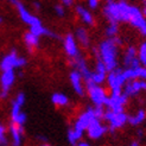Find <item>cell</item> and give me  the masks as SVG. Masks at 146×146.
Instances as JSON below:
<instances>
[{
	"instance_id": "4",
	"label": "cell",
	"mask_w": 146,
	"mask_h": 146,
	"mask_svg": "<svg viewBox=\"0 0 146 146\" xmlns=\"http://www.w3.org/2000/svg\"><path fill=\"white\" fill-rule=\"evenodd\" d=\"M127 21L132 26L137 27L143 36H146V19L137 6H129V14Z\"/></svg>"
},
{
	"instance_id": "2",
	"label": "cell",
	"mask_w": 146,
	"mask_h": 146,
	"mask_svg": "<svg viewBox=\"0 0 146 146\" xmlns=\"http://www.w3.org/2000/svg\"><path fill=\"white\" fill-rule=\"evenodd\" d=\"M25 104V94L19 93L12 101V108H11V118H12V123L17 126H24V123L26 122V114L21 111V107Z\"/></svg>"
},
{
	"instance_id": "21",
	"label": "cell",
	"mask_w": 146,
	"mask_h": 146,
	"mask_svg": "<svg viewBox=\"0 0 146 146\" xmlns=\"http://www.w3.org/2000/svg\"><path fill=\"white\" fill-rule=\"evenodd\" d=\"M30 32L33 33L35 36L37 37H40V36H48V37H52V38H58V36L56 33H54L52 31L48 30L46 27H44L40 24H37V25H33V26H30Z\"/></svg>"
},
{
	"instance_id": "34",
	"label": "cell",
	"mask_w": 146,
	"mask_h": 146,
	"mask_svg": "<svg viewBox=\"0 0 146 146\" xmlns=\"http://www.w3.org/2000/svg\"><path fill=\"white\" fill-rule=\"evenodd\" d=\"M88 6L90 7V9L95 10V9H98V6H99V3L96 1V0H89V1H88Z\"/></svg>"
},
{
	"instance_id": "41",
	"label": "cell",
	"mask_w": 146,
	"mask_h": 146,
	"mask_svg": "<svg viewBox=\"0 0 146 146\" xmlns=\"http://www.w3.org/2000/svg\"><path fill=\"white\" fill-rule=\"evenodd\" d=\"M1 21H3V19H1V18H0V24H1Z\"/></svg>"
},
{
	"instance_id": "40",
	"label": "cell",
	"mask_w": 146,
	"mask_h": 146,
	"mask_svg": "<svg viewBox=\"0 0 146 146\" xmlns=\"http://www.w3.org/2000/svg\"><path fill=\"white\" fill-rule=\"evenodd\" d=\"M42 146H50V145H46V144H44V145H42Z\"/></svg>"
},
{
	"instance_id": "22",
	"label": "cell",
	"mask_w": 146,
	"mask_h": 146,
	"mask_svg": "<svg viewBox=\"0 0 146 146\" xmlns=\"http://www.w3.org/2000/svg\"><path fill=\"white\" fill-rule=\"evenodd\" d=\"M76 12H77V14L80 17H81V19L84 21L86 24H88V25H93L94 24V17H93V14L87 10V9H84L83 6H81V5H78V6H76Z\"/></svg>"
},
{
	"instance_id": "19",
	"label": "cell",
	"mask_w": 146,
	"mask_h": 146,
	"mask_svg": "<svg viewBox=\"0 0 146 146\" xmlns=\"http://www.w3.org/2000/svg\"><path fill=\"white\" fill-rule=\"evenodd\" d=\"M69 78H70V82L74 87L75 92L78 94V95H84V89H83V84H82V76L78 71L76 70H72L70 74H69Z\"/></svg>"
},
{
	"instance_id": "10",
	"label": "cell",
	"mask_w": 146,
	"mask_h": 146,
	"mask_svg": "<svg viewBox=\"0 0 146 146\" xmlns=\"http://www.w3.org/2000/svg\"><path fill=\"white\" fill-rule=\"evenodd\" d=\"M95 114H94V109L93 108H88L84 113H82L78 116V119L76 120L75 125H74V129L78 131V132H84L87 131V128L89 127V125L92 123L93 120H95Z\"/></svg>"
},
{
	"instance_id": "39",
	"label": "cell",
	"mask_w": 146,
	"mask_h": 146,
	"mask_svg": "<svg viewBox=\"0 0 146 146\" xmlns=\"http://www.w3.org/2000/svg\"><path fill=\"white\" fill-rule=\"evenodd\" d=\"M131 146H139V145H138V143H133V144L131 145Z\"/></svg>"
},
{
	"instance_id": "9",
	"label": "cell",
	"mask_w": 146,
	"mask_h": 146,
	"mask_svg": "<svg viewBox=\"0 0 146 146\" xmlns=\"http://www.w3.org/2000/svg\"><path fill=\"white\" fill-rule=\"evenodd\" d=\"M127 102V98L123 95L122 93L120 94H111L108 96V101H107V107L109 108L108 111H112L115 113H120L123 112V106L126 105Z\"/></svg>"
},
{
	"instance_id": "16",
	"label": "cell",
	"mask_w": 146,
	"mask_h": 146,
	"mask_svg": "<svg viewBox=\"0 0 146 146\" xmlns=\"http://www.w3.org/2000/svg\"><path fill=\"white\" fill-rule=\"evenodd\" d=\"M87 131H88V135L92 139H99V138H101L108 131V127L104 126L100 120L95 119L92 121V123L89 125V127L87 128Z\"/></svg>"
},
{
	"instance_id": "27",
	"label": "cell",
	"mask_w": 146,
	"mask_h": 146,
	"mask_svg": "<svg viewBox=\"0 0 146 146\" xmlns=\"http://www.w3.org/2000/svg\"><path fill=\"white\" fill-rule=\"evenodd\" d=\"M82 135H83L82 132H78V131H76L74 128H70L68 131V141L71 145H77L78 140L82 138Z\"/></svg>"
},
{
	"instance_id": "18",
	"label": "cell",
	"mask_w": 146,
	"mask_h": 146,
	"mask_svg": "<svg viewBox=\"0 0 146 146\" xmlns=\"http://www.w3.org/2000/svg\"><path fill=\"white\" fill-rule=\"evenodd\" d=\"M123 63L126 65V69L127 68H138L140 67V62L137 57V50L133 46H129L126 52L125 56H123Z\"/></svg>"
},
{
	"instance_id": "7",
	"label": "cell",
	"mask_w": 146,
	"mask_h": 146,
	"mask_svg": "<svg viewBox=\"0 0 146 146\" xmlns=\"http://www.w3.org/2000/svg\"><path fill=\"white\" fill-rule=\"evenodd\" d=\"M104 119H106L109 122V131H111V132H114L116 128L123 126L128 121V116L123 112L115 113L112 111H106Z\"/></svg>"
},
{
	"instance_id": "15",
	"label": "cell",
	"mask_w": 146,
	"mask_h": 146,
	"mask_svg": "<svg viewBox=\"0 0 146 146\" xmlns=\"http://www.w3.org/2000/svg\"><path fill=\"white\" fill-rule=\"evenodd\" d=\"M122 76L125 81H133V80L141 78L143 81L146 82V68L144 67H138V68H127L122 70Z\"/></svg>"
},
{
	"instance_id": "38",
	"label": "cell",
	"mask_w": 146,
	"mask_h": 146,
	"mask_svg": "<svg viewBox=\"0 0 146 146\" xmlns=\"http://www.w3.org/2000/svg\"><path fill=\"white\" fill-rule=\"evenodd\" d=\"M143 16H145V19H146V3H145V6H144V10H143Z\"/></svg>"
},
{
	"instance_id": "24",
	"label": "cell",
	"mask_w": 146,
	"mask_h": 146,
	"mask_svg": "<svg viewBox=\"0 0 146 146\" xmlns=\"http://www.w3.org/2000/svg\"><path fill=\"white\" fill-rule=\"evenodd\" d=\"M24 42H25L26 46L30 49V50H32L33 48L38 46V44H39V37L35 36V35L31 33V32H27V33H25V36H24Z\"/></svg>"
},
{
	"instance_id": "25",
	"label": "cell",
	"mask_w": 146,
	"mask_h": 146,
	"mask_svg": "<svg viewBox=\"0 0 146 146\" xmlns=\"http://www.w3.org/2000/svg\"><path fill=\"white\" fill-rule=\"evenodd\" d=\"M51 101H52V104L56 105V106H67L69 104V99L67 95H64L62 93H55L52 94V96H51Z\"/></svg>"
},
{
	"instance_id": "37",
	"label": "cell",
	"mask_w": 146,
	"mask_h": 146,
	"mask_svg": "<svg viewBox=\"0 0 146 146\" xmlns=\"http://www.w3.org/2000/svg\"><path fill=\"white\" fill-rule=\"evenodd\" d=\"M77 146H89L88 143H84V141H81V143H78Z\"/></svg>"
},
{
	"instance_id": "31",
	"label": "cell",
	"mask_w": 146,
	"mask_h": 146,
	"mask_svg": "<svg viewBox=\"0 0 146 146\" xmlns=\"http://www.w3.org/2000/svg\"><path fill=\"white\" fill-rule=\"evenodd\" d=\"M94 109V114H95V118L98 120L100 119H104V116H105V108L104 107H95V108H93Z\"/></svg>"
},
{
	"instance_id": "35",
	"label": "cell",
	"mask_w": 146,
	"mask_h": 146,
	"mask_svg": "<svg viewBox=\"0 0 146 146\" xmlns=\"http://www.w3.org/2000/svg\"><path fill=\"white\" fill-rule=\"evenodd\" d=\"M62 3H63L64 6H70V5L72 4V0H63Z\"/></svg>"
},
{
	"instance_id": "32",
	"label": "cell",
	"mask_w": 146,
	"mask_h": 146,
	"mask_svg": "<svg viewBox=\"0 0 146 146\" xmlns=\"http://www.w3.org/2000/svg\"><path fill=\"white\" fill-rule=\"evenodd\" d=\"M95 71H96V72H100V74H106V75H107V69H106V67H105V64L102 63L100 60H99L98 63H96Z\"/></svg>"
},
{
	"instance_id": "5",
	"label": "cell",
	"mask_w": 146,
	"mask_h": 146,
	"mask_svg": "<svg viewBox=\"0 0 146 146\" xmlns=\"http://www.w3.org/2000/svg\"><path fill=\"white\" fill-rule=\"evenodd\" d=\"M87 88H88L89 96L93 101V104L95 105V107H104L107 105L108 95L102 87L92 83V84H87Z\"/></svg>"
},
{
	"instance_id": "12",
	"label": "cell",
	"mask_w": 146,
	"mask_h": 146,
	"mask_svg": "<svg viewBox=\"0 0 146 146\" xmlns=\"http://www.w3.org/2000/svg\"><path fill=\"white\" fill-rule=\"evenodd\" d=\"M12 4H14V6L17 7V10L19 12V16H20L21 20H23L24 23H26L27 25H30V26L40 24V20L36 16H33L32 13L29 12L27 9L21 3H19V1H12Z\"/></svg>"
},
{
	"instance_id": "28",
	"label": "cell",
	"mask_w": 146,
	"mask_h": 146,
	"mask_svg": "<svg viewBox=\"0 0 146 146\" xmlns=\"http://www.w3.org/2000/svg\"><path fill=\"white\" fill-rule=\"evenodd\" d=\"M118 30H119L118 24L116 23H109V25L106 27V35L109 38H114L116 36V33H118Z\"/></svg>"
},
{
	"instance_id": "8",
	"label": "cell",
	"mask_w": 146,
	"mask_h": 146,
	"mask_svg": "<svg viewBox=\"0 0 146 146\" xmlns=\"http://www.w3.org/2000/svg\"><path fill=\"white\" fill-rule=\"evenodd\" d=\"M14 80H16V72H14V70L3 71L1 76H0V86H1V89H0V99H6L9 96L10 88L14 83Z\"/></svg>"
},
{
	"instance_id": "29",
	"label": "cell",
	"mask_w": 146,
	"mask_h": 146,
	"mask_svg": "<svg viewBox=\"0 0 146 146\" xmlns=\"http://www.w3.org/2000/svg\"><path fill=\"white\" fill-rule=\"evenodd\" d=\"M140 64H143V67L146 68V42H144L139 48V57H138Z\"/></svg>"
},
{
	"instance_id": "30",
	"label": "cell",
	"mask_w": 146,
	"mask_h": 146,
	"mask_svg": "<svg viewBox=\"0 0 146 146\" xmlns=\"http://www.w3.org/2000/svg\"><path fill=\"white\" fill-rule=\"evenodd\" d=\"M7 145V137H6V129L3 123H0V146Z\"/></svg>"
},
{
	"instance_id": "13",
	"label": "cell",
	"mask_w": 146,
	"mask_h": 146,
	"mask_svg": "<svg viewBox=\"0 0 146 146\" xmlns=\"http://www.w3.org/2000/svg\"><path fill=\"white\" fill-rule=\"evenodd\" d=\"M104 14H105V17L109 20V23H116L118 24V21H121L119 5L115 1H108L105 5Z\"/></svg>"
},
{
	"instance_id": "3",
	"label": "cell",
	"mask_w": 146,
	"mask_h": 146,
	"mask_svg": "<svg viewBox=\"0 0 146 146\" xmlns=\"http://www.w3.org/2000/svg\"><path fill=\"white\" fill-rule=\"evenodd\" d=\"M24 65H26V60L24 57H19L16 51L12 50V52L6 55L1 60V62H0V69L3 71H9L16 68H21Z\"/></svg>"
},
{
	"instance_id": "1",
	"label": "cell",
	"mask_w": 146,
	"mask_h": 146,
	"mask_svg": "<svg viewBox=\"0 0 146 146\" xmlns=\"http://www.w3.org/2000/svg\"><path fill=\"white\" fill-rule=\"evenodd\" d=\"M121 40L119 38H108L104 42H101L99 46V60L105 64L107 71H113L116 69L118 65V44H120Z\"/></svg>"
},
{
	"instance_id": "11",
	"label": "cell",
	"mask_w": 146,
	"mask_h": 146,
	"mask_svg": "<svg viewBox=\"0 0 146 146\" xmlns=\"http://www.w3.org/2000/svg\"><path fill=\"white\" fill-rule=\"evenodd\" d=\"M71 65L74 67V69L76 71H78L80 74H81L82 78L84 80V81H89L90 80V76H92V71L89 70L88 68V65H87V62L86 60L81 56V55H78L77 57L75 58H72V61H71Z\"/></svg>"
},
{
	"instance_id": "36",
	"label": "cell",
	"mask_w": 146,
	"mask_h": 146,
	"mask_svg": "<svg viewBox=\"0 0 146 146\" xmlns=\"http://www.w3.org/2000/svg\"><path fill=\"white\" fill-rule=\"evenodd\" d=\"M33 6H35V9L37 10V11L40 10V5H39V3H33Z\"/></svg>"
},
{
	"instance_id": "6",
	"label": "cell",
	"mask_w": 146,
	"mask_h": 146,
	"mask_svg": "<svg viewBox=\"0 0 146 146\" xmlns=\"http://www.w3.org/2000/svg\"><path fill=\"white\" fill-rule=\"evenodd\" d=\"M107 82L109 88L112 89L113 94H120L122 93V88L125 86L126 81L122 76V70L121 69H115L113 71L109 72V75L107 76Z\"/></svg>"
},
{
	"instance_id": "14",
	"label": "cell",
	"mask_w": 146,
	"mask_h": 146,
	"mask_svg": "<svg viewBox=\"0 0 146 146\" xmlns=\"http://www.w3.org/2000/svg\"><path fill=\"white\" fill-rule=\"evenodd\" d=\"M143 89H146V82L143 80H133V81H128L125 86V88L122 89V94L126 98L133 96Z\"/></svg>"
},
{
	"instance_id": "33",
	"label": "cell",
	"mask_w": 146,
	"mask_h": 146,
	"mask_svg": "<svg viewBox=\"0 0 146 146\" xmlns=\"http://www.w3.org/2000/svg\"><path fill=\"white\" fill-rule=\"evenodd\" d=\"M55 12H56V14L57 16H60V17H63L64 16V7L62 6V5H56L55 6Z\"/></svg>"
},
{
	"instance_id": "26",
	"label": "cell",
	"mask_w": 146,
	"mask_h": 146,
	"mask_svg": "<svg viewBox=\"0 0 146 146\" xmlns=\"http://www.w3.org/2000/svg\"><path fill=\"white\" fill-rule=\"evenodd\" d=\"M76 38L78 39V42L81 43L83 46H88L89 44V36L88 32L86 31V29L83 27H78L76 30Z\"/></svg>"
},
{
	"instance_id": "23",
	"label": "cell",
	"mask_w": 146,
	"mask_h": 146,
	"mask_svg": "<svg viewBox=\"0 0 146 146\" xmlns=\"http://www.w3.org/2000/svg\"><path fill=\"white\" fill-rule=\"evenodd\" d=\"M146 118V112L144 109H139L135 114H133L132 116H128V122L131 125L133 126H137V125H140V123L145 120Z\"/></svg>"
},
{
	"instance_id": "17",
	"label": "cell",
	"mask_w": 146,
	"mask_h": 146,
	"mask_svg": "<svg viewBox=\"0 0 146 146\" xmlns=\"http://www.w3.org/2000/svg\"><path fill=\"white\" fill-rule=\"evenodd\" d=\"M64 50L70 58H75L80 55L75 37L72 35H67L64 38Z\"/></svg>"
},
{
	"instance_id": "20",
	"label": "cell",
	"mask_w": 146,
	"mask_h": 146,
	"mask_svg": "<svg viewBox=\"0 0 146 146\" xmlns=\"http://www.w3.org/2000/svg\"><path fill=\"white\" fill-rule=\"evenodd\" d=\"M10 134H11V140L13 146H20L23 141V134H24V128L21 126H17L14 123H11L10 126Z\"/></svg>"
}]
</instances>
